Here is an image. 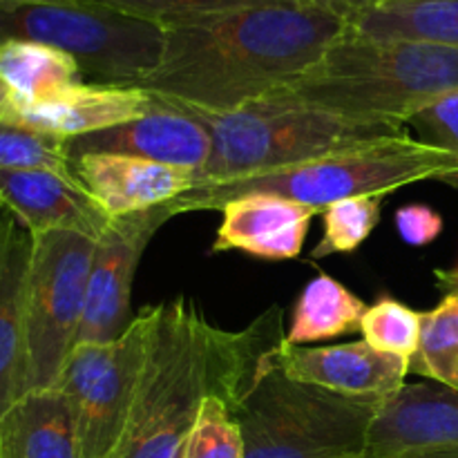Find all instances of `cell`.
I'll use <instances>...</instances> for the list:
<instances>
[{
    "instance_id": "cell-1",
    "label": "cell",
    "mask_w": 458,
    "mask_h": 458,
    "mask_svg": "<svg viewBox=\"0 0 458 458\" xmlns=\"http://www.w3.org/2000/svg\"><path fill=\"white\" fill-rule=\"evenodd\" d=\"M164 47L137 88L165 101L231 112L302 74L347 30L329 9L258 4L168 22Z\"/></svg>"
},
{
    "instance_id": "cell-2",
    "label": "cell",
    "mask_w": 458,
    "mask_h": 458,
    "mask_svg": "<svg viewBox=\"0 0 458 458\" xmlns=\"http://www.w3.org/2000/svg\"><path fill=\"white\" fill-rule=\"evenodd\" d=\"M456 89L458 49L365 38L344 30L311 67L258 101L365 123L405 125Z\"/></svg>"
},
{
    "instance_id": "cell-3",
    "label": "cell",
    "mask_w": 458,
    "mask_h": 458,
    "mask_svg": "<svg viewBox=\"0 0 458 458\" xmlns=\"http://www.w3.org/2000/svg\"><path fill=\"white\" fill-rule=\"evenodd\" d=\"M458 173L450 152L411 139L410 134L383 139L369 146L318 157L289 168L268 170L228 182L199 183L168 201L173 217L199 210H222L237 197L264 192L309 206L318 215L327 206L349 197H383L419 182H443Z\"/></svg>"
},
{
    "instance_id": "cell-4",
    "label": "cell",
    "mask_w": 458,
    "mask_h": 458,
    "mask_svg": "<svg viewBox=\"0 0 458 458\" xmlns=\"http://www.w3.org/2000/svg\"><path fill=\"white\" fill-rule=\"evenodd\" d=\"M380 405L298 383L277 356L226 407L240 428L244 458H365Z\"/></svg>"
},
{
    "instance_id": "cell-5",
    "label": "cell",
    "mask_w": 458,
    "mask_h": 458,
    "mask_svg": "<svg viewBox=\"0 0 458 458\" xmlns=\"http://www.w3.org/2000/svg\"><path fill=\"white\" fill-rule=\"evenodd\" d=\"M165 103L199 121L213 139L210 159L197 174L195 186L289 168L318 157L405 134L403 125L365 123L268 101H253L231 112H208L183 103Z\"/></svg>"
},
{
    "instance_id": "cell-6",
    "label": "cell",
    "mask_w": 458,
    "mask_h": 458,
    "mask_svg": "<svg viewBox=\"0 0 458 458\" xmlns=\"http://www.w3.org/2000/svg\"><path fill=\"white\" fill-rule=\"evenodd\" d=\"M208 327L195 302L155 307L132 414L112 458H179L208 394Z\"/></svg>"
},
{
    "instance_id": "cell-7",
    "label": "cell",
    "mask_w": 458,
    "mask_h": 458,
    "mask_svg": "<svg viewBox=\"0 0 458 458\" xmlns=\"http://www.w3.org/2000/svg\"><path fill=\"white\" fill-rule=\"evenodd\" d=\"M4 40L52 45L70 54L92 83L134 85L159 63L164 27L101 4L43 0L0 9Z\"/></svg>"
},
{
    "instance_id": "cell-8",
    "label": "cell",
    "mask_w": 458,
    "mask_h": 458,
    "mask_svg": "<svg viewBox=\"0 0 458 458\" xmlns=\"http://www.w3.org/2000/svg\"><path fill=\"white\" fill-rule=\"evenodd\" d=\"M94 250L97 240L83 233H31L25 293V394L56 389L83 320Z\"/></svg>"
},
{
    "instance_id": "cell-9",
    "label": "cell",
    "mask_w": 458,
    "mask_h": 458,
    "mask_svg": "<svg viewBox=\"0 0 458 458\" xmlns=\"http://www.w3.org/2000/svg\"><path fill=\"white\" fill-rule=\"evenodd\" d=\"M152 322L155 307H148L119 338L74 344L67 356L56 389L74 405L81 458L114 456L132 414Z\"/></svg>"
},
{
    "instance_id": "cell-10",
    "label": "cell",
    "mask_w": 458,
    "mask_h": 458,
    "mask_svg": "<svg viewBox=\"0 0 458 458\" xmlns=\"http://www.w3.org/2000/svg\"><path fill=\"white\" fill-rule=\"evenodd\" d=\"M168 206L110 217L97 240L76 344L107 343L132 325V284L152 237L170 222Z\"/></svg>"
},
{
    "instance_id": "cell-11",
    "label": "cell",
    "mask_w": 458,
    "mask_h": 458,
    "mask_svg": "<svg viewBox=\"0 0 458 458\" xmlns=\"http://www.w3.org/2000/svg\"><path fill=\"white\" fill-rule=\"evenodd\" d=\"M213 152L208 130L186 112L155 97V110L132 121L67 141V155H125L199 174Z\"/></svg>"
},
{
    "instance_id": "cell-12",
    "label": "cell",
    "mask_w": 458,
    "mask_h": 458,
    "mask_svg": "<svg viewBox=\"0 0 458 458\" xmlns=\"http://www.w3.org/2000/svg\"><path fill=\"white\" fill-rule=\"evenodd\" d=\"M280 367L289 378L349 398L389 401L405 385L410 360L376 352L365 340L334 347H298L284 340Z\"/></svg>"
},
{
    "instance_id": "cell-13",
    "label": "cell",
    "mask_w": 458,
    "mask_h": 458,
    "mask_svg": "<svg viewBox=\"0 0 458 458\" xmlns=\"http://www.w3.org/2000/svg\"><path fill=\"white\" fill-rule=\"evenodd\" d=\"M411 452L458 454V392L443 385H403L376 414L367 441V456Z\"/></svg>"
},
{
    "instance_id": "cell-14",
    "label": "cell",
    "mask_w": 458,
    "mask_h": 458,
    "mask_svg": "<svg viewBox=\"0 0 458 458\" xmlns=\"http://www.w3.org/2000/svg\"><path fill=\"white\" fill-rule=\"evenodd\" d=\"M155 110V97L137 85L74 83L40 101L12 106L7 121L65 141L101 132Z\"/></svg>"
},
{
    "instance_id": "cell-15",
    "label": "cell",
    "mask_w": 458,
    "mask_h": 458,
    "mask_svg": "<svg viewBox=\"0 0 458 458\" xmlns=\"http://www.w3.org/2000/svg\"><path fill=\"white\" fill-rule=\"evenodd\" d=\"M72 165L83 191L110 217L164 206L197 183L191 170L125 155H81Z\"/></svg>"
},
{
    "instance_id": "cell-16",
    "label": "cell",
    "mask_w": 458,
    "mask_h": 458,
    "mask_svg": "<svg viewBox=\"0 0 458 458\" xmlns=\"http://www.w3.org/2000/svg\"><path fill=\"white\" fill-rule=\"evenodd\" d=\"M316 210L277 195H253L231 199L222 208V224L213 253L250 255L258 259H293L302 253Z\"/></svg>"
},
{
    "instance_id": "cell-17",
    "label": "cell",
    "mask_w": 458,
    "mask_h": 458,
    "mask_svg": "<svg viewBox=\"0 0 458 458\" xmlns=\"http://www.w3.org/2000/svg\"><path fill=\"white\" fill-rule=\"evenodd\" d=\"M0 201L30 233L72 231L98 240L110 222L79 182L47 170H0Z\"/></svg>"
},
{
    "instance_id": "cell-18",
    "label": "cell",
    "mask_w": 458,
    "mask_h": 458,
    "mask_svg": "<svg viewBox=\"0 0 458 458\" xmlns=\"http://www.w3.org/2000/svg\"><path fill=\"white\" fill-rule=\"evenodd\" d=\"M31 233L7 208L0 215V416L25 394V293Z\"/></svg>"
},
{
    "instance_id": "cell-19",
    "label": "cell",
    "mask_w": 458,
    "mask_h": 458,
    "mask_svg": "<svg viewBox=\"0 0 458 458\" xmlns=\"http://www.w3.org/2000/svg\"><path fill=\"white\" fill-rule=\"evenodd\" d=\"M0 458H81L76 411L61 389L30 392L0 416Z\"/></svg>"
},
{
    "instance_id": "cell-20",
    "label": "cell",
    "mask_w": 458,
    "mask_h": 458,
    "mask_svg": "<svg viewBox=\"0 0 458 458\" xmlns=\"http://www.w3.org/2000/svg\"><path fill=\"white\" fill-rule=\"evenodd\" d=\"M347 31L458 49V0H385L347 18Z\"/></svg>"
},
{
    "instance_id": "cell-21",
    "label": "cell",
    "mask_w": 458,
    "mask_h": 458,
    "mask_svg": "<svg viewBox=\"0 0 458 458\" xmlns=\"http://www.w3.org/2000/svg\"><path fill=\"white\" fill-rule=\"evenodd\" d=\"M367 309L365 300L358 298L343 282L318 273L295 300L286 343L307 347L309 343L356 334L360 331Z\"/></svg>"
},
{
    "instance_id": "cell-22",
    "label": "cell",
    "mask_w": 458,
    "mask_h": 458,
    "mask_svg": "<svg viewBox=\"0 0 458 458\" xmlns=\"http://www.w3.org/2000/svg\"><path fill=\"white\" fill-rule=\"evenodd\" d=\"M81 81L79 63L52 45L34 40L0 43V83L7 88L12 106L40 101Z\"/></svg>"
},
{
    "instance_id": "cell-23",
    "label": "cell",
    "mask_w": 458,
    "mask_h": 458,
    "mask_svg": "<svg viewBox=\"0 0 458 458\" xmlns=\"http://www.w3.org/2000/svg\"><path fill=\"white\" fill-rule=\"evenodd\" d=\"M410 374L458 392V295H445L437 309L423 313L419 352L410 360Z\"/></svg>"
},
{
    "instance_id": "cell-24",
    "label": "cell",
    "mask_w": 458,
    "mask_h": 458,
    "mask_svg": "<svg viewBox=\"0 0 458 458\" xmlns=\"http://www.w3.org/2000/svg\"><path fill=\"white\" fill-rule=\"evenodd\" d=\"M380 213H383V197L374 195L349 197L327 206L320 213L325 233L311 250V259L356 253L378 228Z\"/></svg>"
},
{
    "instance_id": "cell-25",
    "label": "cell",
    "mask_w": 458,
    "mask_h": 458,
    "mask_svg": "<svg viewBox=\"0 0 458 458\" xmlns=\"http://www.w3.org/2000/svg\"><path fill=\"white\" fill-rule=\"evenodd\" d=\"M0 170H47L79 182L65 139L13 121H0Z\"/></svg>"
},
{
    "instance_id": "cell-26",
    "label": "cell",
    "mask_w": 458,
    "mask_h": 458,
    "mask_svg": "<svg viewBox=\"0 0 458 458\" xmlns=\"http://www.w3.org/2000/svg\"><path fill=\"white\" fill-rule=\"evenodd\" d=\"M420 327H423V313L414 311L392 295H383L367 309L360 334L362 340L376 352L411 360L419 352Z\"/></svg>"
},
{
    "instance_id": "cell-27",
    "label": "cell",
    "mask_w": 458,
    "mask_h": 458,
    "mask_svg": "<svg viewBox=\"0 0 458 458\" xmlns=\"http://www.w3.org/2000/svg\"><path fill=\"white\" fill-rule=\"evenodd\" d=\"M179 458H244L235 419L213 394H206Z\"/></svg>"
},
{
    "instance_id": "cell-28",
    "label": "cell",
    "mask_w": 458,
    "mask_h": 458,
    "mask_svg": "<svg viewBox=\"0 0 458 458\" xmlns=\"http://www.w3.org/2000/svg\"><path fill=\"white\" fill-rule=\"evenodd\" d=\"M72 3L101 4V7L128 13V16L157 22V25H168V22L208 16V13L258 7V4H282L291 0H72Z\"/></svg>"
},
{
    "instance_id": "cell-29",
    "label": "cell",
    "mask_w": 458,
    "mask_h": 458,
    "mask_svg": "<svg viewBox=\"0 0 458 458\" xmlns=\"http://www.w3.org/2000/svg\"><path fill=\"white\" fill-rule=\"evenodd\" d=\"M410 123L419 130L420 141L450 152L458 164V89L437 98L432 106L420 110ZM445 183L458 188V173L452 174Z\"/></svg>"
},
{
    "instance_id": "cell-30",
    "label": "cell",
    "mask_w": 458,
    "mask_h": 458,
    "mask_svg": "<svg viewBox=\"0 0 458 458\" xmlns=\"http://www.w3.org/2000/svg\"><path fill=\"white\" fill-rule=\"evenodd\" d=\"M394 224L405 244L428 246L443 233V217L428 204H405L394 215Z\"/></svg>"
},
{
    "instance_id": "cell-31",
    "label": "cell",
    "mask_w": 458,
    "mask_h": 458,
    "mask_svg": "<svg viewBox=\"0 0 458 458\" xmlns=\"http://www.w3.org/2000/svg\"><path fill=\"white\" fill-rule=\"evenodd\" d=\"M380 3H385V0H335L334 12L347 21V18H352L353 13L365 12V9L376 7V4H380Z\"/></svg>"
},
{
    "instance_id": "cell-32",
    "label": "cell",
    "mask_w": 458,
    "mask_h": 458,
    "mask_svg": "<svg viewBox=\"0 0 458 458\" xmlns=\"http://www.w3.org/2000/svg\"><path fill=\"white\" fill-rule=\"evenodd\" d=\"M438 289L445 291V295H458V264L452 268L437 271Z\"/></svg>"
},
{
    "instance_id": "cell-33",
    "label": "cell",
    "mask_w": 458,
    "mask_h": 458,
    "mask_svg": "<svg viewBox=\"0 0 458 458\" xmlns=\"http://www.w3.org/2000/svg\"><path fill=\"white\" fill-rule=\"evenodd\" d=\"M367 458H458V454H454V452H411V454L367 456Z\"/></svg>"
},
{
    "instance_id": "cell-34",
    "label": "cell",
    "mask_w": 458,
    "mask_h": 458,
    "mask_svg": "<svg viewBox=\"0 0 458 458\" xmlns=\"http://www.w3.org/2000/svg\"><path fill=\"white\" fill-rule=\"evenodd\" d=\"M9 112H12V97H9L7 88L0 83V121H7Z\"/></svg>"
},
{
    "instance_id": "cell-35",
    "label": "cell",
    "mask_w": 458,
    "mask_h": 458,
    "mask_svg": "<svg viewBox=\"0 0 458 458\" xmlns=\"http://www.w3.org/2000/svg\"><path fill=\"white\" fill-rule=\"evenodd\" d=\"M295 4H304V7H318V9H329L334 12L335 0H291Z\"/></svg>"
},
{
    "instance_id": "cell-36",
    "label": "cell",
    "mask_w": 458,
    "mask_h": 458,
    "mask_svg": "<svg viewBox=\"0 0 458 458\" xmlns=\"http://www.w3.org/2000/svg\"><path fill=\"white\" fill-rule=\"evenodd\" d=\"M25 3H43V0H0V9H12Z\"/></svg>"
},
{
    "instance_id": "cell-37",
    "label": "cell",
    "mask_w": 458,
    "mask_h": 458,
    "mask_svg": "<svg viewBox=\"0 0 458 458\" xmlns=\"http://www.w3.org/2000/svg\"><path fill=\"white\" fill-rule=\"evenodd\" d=\"M3 210H4V206H3V201H0V215H3Z\"/></svg>"
}]
</instances>
